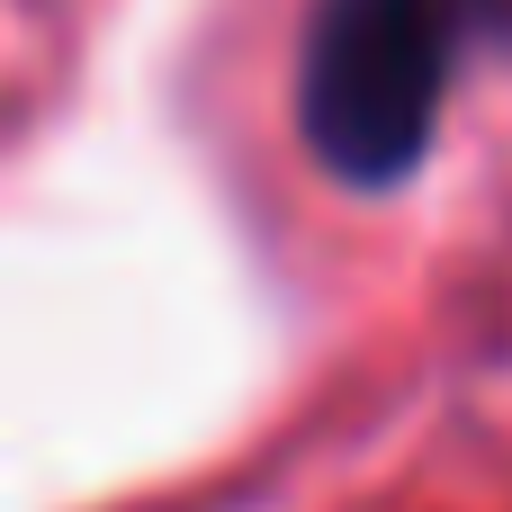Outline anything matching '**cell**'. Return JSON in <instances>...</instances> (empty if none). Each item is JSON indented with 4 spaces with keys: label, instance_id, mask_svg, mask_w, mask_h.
Wrapping results in <instances>:
<instances>
[{
    "label": "cell",
    "instance_id": "obj_1",
    "mask_svg": "<svg viewBox=\"0 0 512 512\" xmlns=\"http://www.w3.org/2000/svg\"><path fill=\"white\" fill-rule=\"evenodd\" d=\"M512 0H315L297 45V126L306 153L351 189H396L423 171L450 72L477 27Z\"/></svg>",
    "mask_w": 512,
    "mask_h": 512
}]
</instances>
